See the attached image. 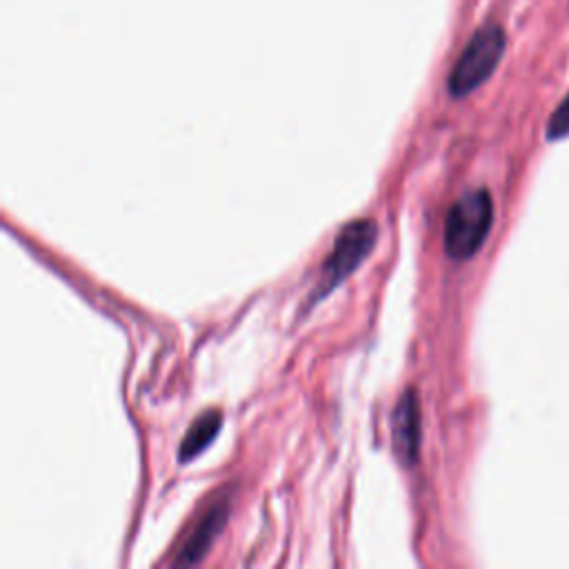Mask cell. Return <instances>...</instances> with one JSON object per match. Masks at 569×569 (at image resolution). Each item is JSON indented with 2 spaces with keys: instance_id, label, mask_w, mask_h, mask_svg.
Returning a JSON list of instances; mask_svg holds the SVG:
<instances>
[{
  "instance_id": "obj_1",
  "label": "cell",
  "mask_w": 569,
  "mask_h": 569,
  "mask_svg": "<svg viewBox=\"0 0 569 569\" xmlns=\"http://www.w3.org/2000/svg\"><path fill=\"white\" fill-rule=\"evenodd\" d=\"M493 222V202L487 189L462 193L445 218V251L453 260L471 258L489 236Z\"/></svg>"
},
{
  "instance_id": "obj_2",
  "label": "cell",
  "mask_w": 569,
  "mask_h": 569,
  "mask_svg": "<svg viewBox=\"0 0 569 569\" xmlns=\"http://www.w3.org/2000/svg\"><path fill=\"white\" fill-rule=\"evenodd\" d=\"M378 240L376 222L369 218H360L353 222H347L331 247V253L327 256L320 278L311 293V305L329 296L336 287H340L371 253L373 244Z\"/></svg>"
},
{
  "instance_id": "obj_3",
  "label": "cell",
  "mask_w": 569,
  "mask_h": 569,
  "mask_svg": "<svg viewBox=\"0 0 569 569\" xmlns=\"http://www.w3.org/2000/svg\"><path fill=\"white\" fill-rule=\"evenodd\" d=\"M505 51V33L498 24L478 29L449 73V93L462 98L478 89L498 67Z\"/></svg>"
},
{
  "instance_id": "obj_4",
  "label": "cell",
  "mask_w": 569,
  "mask_h": 569,
  "mask_svg": "<svg viewBox=\"0 0 569 569\" xmlns=\"http://www.w3.org/2000/svg\"><path fill=\"white\" fill-rule=\"evenodd\" d=\"M227 518H229V498L216 496L207 505V509L200 513V518L196 520V525L189 531V536L184 538V542L180 545V549L173 558V567L198 565L209 553L218 533L224 529Z\"/></svg>"
},
{
  "instance_id": "obj_5",
  "label": "cell",
  "mask_w": 569,
  "mask_h": 569,
  "mask_svg": "<svg viewBox=\"0 0 569 569\" xmlns=\"http://www.w3.org/2000/svg\"><path fill=\"white\" fill-rule=\"evenodd\" d=\"M391 445L400 465L418 460L420 449V402L416 389H405L391 411Z\"/></svg>"
},
{
  "instance_id": "obj_6",
  "label": "cell",
  "mask_w": 569,
  "mask_h": 569,
  "mask_svg": "<svg viewBox=\"0 0 569 569\" xmlns=\"http://www.w3.org/2000/svg\"><path fill=\"white\" fill-rule=\"evenodd\" d=\"M222 427V413L218 409H204L187 429L182 442H180V451H178V460L182 465H187L191 458L200 456L220 433Z\"/></svg>"
},
{
  "instance_id": "obj_7",
  "label": "cell",
  "mask_w": 569,
  "mask_h": 569,
  "mask_svg": "<svg viewBox=\"0 0 569 569\" xmlns=\"http://www.w3.org/2000/svg\"><path fill=\"white\" fill-rule=\"evenodd\" d=\"M565 136H569V93L556 107V111L551 113L549 124H547V138L549 140H558V138H565Z\"/></svg>"
}]
</instances>
